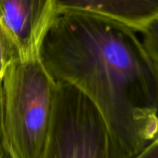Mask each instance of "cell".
<instances>
[{
  "label": "cell",
  "instance_id": "obj_1",
  "mask_svg": "<svg viewBox=\"0 0 158 158\" xmlns=\"http://www.w3.org/2000/svg\"><path fill=\"white\" fill-rule=\"evenodd\" d=\"M53 79L97 108L112 158H132L158 134V67L137 32L85 13H60L41 47Z\"/></svg>",
  "mask_w": 158,
  "mask_h": 158
},
{
  "label": "cell",
  "instance_id": "obj_2",
  "mask_svg": "<svg viewBox=\"0 0 158 158\" xmlns=\"http://www.w3.org/2000/svg\"><path fill=\"white\" fill-rule=\"evenodd\" d=\"M57 91L40 56L9 64L0 82V138L12 158H43Z\"/></svg>",
  "mask_w": 158,
  "mask_h": 158
},
{
  "label": "cell",
  "instance_id": "obj_3",
  "mask_svg": "<svg viewBox=\"0 0 158 158\" xmlns=\"http://www.w3.org/2000/svg\"><path fill=\"white\" fill-rule=\"evenodd\" d=\"M43 158H112L102 115L73 86L58 83L52 125Z\"/></svg>",
  "mask_w": 158,
  "mask_h": 158
},
{
  "label": "cell",
  "instance_id": "obj_4",
  "mask_svg": "<svg viewBox=\"0 0 158 158\" xmlns=\"http://www.w3.org/2000/svg\"><path fill=\"white\" fill-rule=\"evenodd\" d=\"M57 16L56 0H0V23L20 59L40 56L43 40Z\"/></svg>",
  "mask_w": 158,
  "mask_h": 158
},
{
  "label": "cell",
  "instance_id": "obj_5",
  "mask_svg": "<svg viewBox=\"0 0 158 158\" xmlns=\"http://www.w3.org/2000/svg\"><path fill=\"white\" fill-rule=\"evenodd\" d=\"M58 14L85 13L140 32L158 16V0H56Z\"/></svg>",
  "mask_w": 158,
  "mask_h": 158
},
{
  "label": "cell",
  "instance_id": "obj_6",
  "mask_svg": "<svg viewBox=\"0 0 158 158\" xmlns=\"http://www.w3.org/2000/svg\"><path fill=\"white\" fill-rule=\"evenodd\" d=\"M139 33L142 34V44L158 67V16L152 20Z\"/></svg>",
  "mask_w": 158,
  "mask_h": 158
},
{
  "label": "cell",
  "instance_id": "obj_7",
  "mask_svg": "<svg viewBox=\"0 0 158 158\" xmlns=\"http://www.w3.org/2000/svg\"><path fill=\"white\" fill-rule=\"evenodd\" d=\"M17 57L18 55L12 42L0 23V82L9 64Z\"/></svg>",
  "mask_w": 158,
  "mask_h": 158
},
{
  "label": "cell",
  "instance_id": "obj_8",
  "mask_svg": "<svg viewBox=\"0 0 158 158\" xmlns=\"http://www.w3.org/2000/svg\"><path fill=\"white\" fill-rule=\"evenodd\" d=\"M132 158H158V134Z\"/></svg>",
  "mask_w": 158,
  "mask_h": 158
},
{
  "label": "cell",
  "instance_id": "obj_9",
  "mask_svg": "<svg viewBox=\"0 0 158 158\" xmlns=\"http://www.w3.org/2000/svg\"><path fill=\"white\" fill-rule=\"evenodd\" d=\"M0 158H12L4 143L2 142L1 138H0Z\"/></svg>",
  "mask_w": 158,
  "mask_h": 158
}]
</instances>
